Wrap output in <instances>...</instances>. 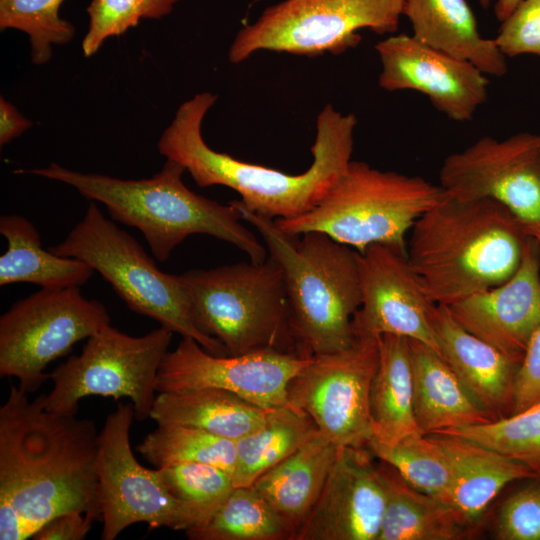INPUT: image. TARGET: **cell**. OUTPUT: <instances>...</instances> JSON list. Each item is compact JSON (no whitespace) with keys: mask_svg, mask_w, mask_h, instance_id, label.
Listing matches in <instances>:
<instances>
[{"mask_svg":"<svg viewBox=\"0 0 540 540\" xmlns=\"http://www.w3.org/2000/svg\"><path fill=\"white\" fill-rule=\"evenodd\" d=\"M87 13L89 27L82 41L85 57L94 55L107 38L125 33L144 18L142 0H92Z\"/></svg>","mask_w":540,"mask_h":540,"instance_id":"36","label":"cell"},{"mask_svg":"<svg viewBox=\"0 0 540 540\" xmlns=\"http://www.w3.org/2000/svg\"><path fill=\"white\" fill-rule=\"evenodd\" d=\"M158 470L170 493L182 505L188 529L207 520L235 487L233 475L214 465L186 463Z\"/></svg>","mask_w":540,"mask_h":540,"instance_id":"33","label":"cell"},{"mask_svg":"<svg viewBox=\"0 0 540 540\" xmlns=\"http://www.w3.org/2000/svg\"><path fill=\"white\" fill-rule=\"evenodd\" d=\"M48 250L86 262L110 283L130 310L172 333L195 339L213 355L228 356L219 340L194 323L181 277L161 271L131 235L103 215L96 201L89 204L68 236Z\"/></svg>","mask_w":540,"mask_h":540,"instance_id":"8","label":"cell"},{"mask_svg":"<svg viewBox=\"0 0 540 540\" xmlns=\"http://www.w3.org/2000/svg\"><path fill=\"white\" fill-rule=\"evenodd\" d=\"M479 3L483 8L486 9L489 7L491 0H479Z\"/></svg>","mask_w":540,"mask_h":540,"instance_id":"45","label":"cell"},{"mask_svg":"<svg viewBox=\"0 0 540 540\" xmlns=\"http://www.w3.org/2000/svg\"><path fill=\"white\" fill-rule=\"evenodd\" d=\"M317 431L314 421L302 410L276 408L264 425L236 440L234 486H251Z\"/></svg>","mask_w":540,"mask_h":540,"instance_id":"30","label":"cell"},{"mask_svg":"<svg viewBox=\"0 0 540 540\" xmlns=\"http://www.w3.org/2000/svg\"><path fill=\"white\" fill-rule=\"evenodd\" d=\"M440 186L461 200L492 199L524 226L540 224V135L484 136L445 158Z\"/></svg>","mask_w":540,"mask_h":540,"instance_id":"14","label":"cell"},{"mask_svg":"<svg viewBox=\"0 0 540 540\" xmlns=\"http://www.w3.org/2000/svg\"><path fill=\"white\" fill-rule=\"evenodd\" d=\"M441 432L469 438L528 465L537 473L540 470V400L489 423Z\"/></svg>","mask_w":540,"mask_h":540,"instance_id":"35","label":"cell"},{"mask_svg":"<svg viewBox=\"0 0 540 540\" xmlns=\"http://www.w3.org/2000/svg\"><path fill=\"white\" fill-rule=\"evenodd\" d=\"M11 385L0 407V540H25L55 516L100 520L94 422L46 409Z\"/></svg>","mask_w":540,"mask_h":540,"instance_id":"1","label":"cell"},{"mask_svg":"<svg viewBox=\"0 0 540 540\" xmlns=\"http://www.w3.org/2000/svg\"><path fill=\"white\" fill-rule=\"evenodd\" d=\"M471 334L520 363L540 324V244L529 235L522 262L505 282L445 306Z\"/></svg>","mask_w":540,"mask_h":540,"instance_id":"19","label":"cell"},{"mask_svg":"<svg viewBox=\"0 0 540 540\" xmlns=\"http://www.w3.org/2000/svg\"><path fill=\"white\" fill-rule=\"evenodd\" d=\"M525 229L529 235L534 237L538 243L540 244V224L539 225H531V226H525Z\"/></svg>","mask_w":540,"mask_h":540,"instance_id":"44","label":"cell"},{"mask_svg":"<svg viewBox=\"0 0 540 540\" xmlns=\"http://www.w3.org/2000/svg\"><path fill=\"white\" fill-rule=\"evenodd\" d=\"M172 336L161 326L136 337L107 325L87 339L79 355L49 373L53 387L44 396L46 409L76 415L87 396L126 397L137 420L150 418L157 374Z\"/></svg>","mask_w":540,"mask_h":540,"instance_id":"9","label":"cell"},{"mask_svg":"<svg viewBox=\"0 0 540 540\" xmlns=\"http://www.w3.org/2000/svg\"><path fill=\"white\" fill-rule=\"evenodd\" d=\"M109 324L106 307L86 299L79 287L41 288L0 317V376L35 392L49 379L51 362Z\"/></svg>","mask_w":540,"mask_h":540,"instance_id":"11","label":"cell"},{"mask_svg":"<svg viewBox=\"0 0 540 540\" xmlns=\"http://www.w3.org/2000/svg\"><path fill=\"white\" fill-rule=\"evenodd\" d=\"M185 168L166 160L151 178L125 180L96 173H81L57 163L37 169L15 170L59 181L75 188L86 199L105 205L113 220L140 230L159 262L192 234L224 240L243 252L251 262L266 260V249L243 226L233 201L220 204L191 191L183 182Z\"/></svg>","mask_w":540,"mask_h":540,"instance_id":"4","label":"cell"},{"mask_svg":"<svg viewBox=\"0 0 540 540\" xmlns=\"http://www.w3.org/2000/svg\"><path fill=\"white\" fill-rule=\"evenodd\" d=\"M94 520L79 511L59 514L45 523L31 539L33 540H84Z\"/></svg>","mask_w":540,"mask_h":540,"instance_id":"40","label":"cell"},{"mask_svg":"<svg viewBox=\"0 0 540 540\" xmlns=\"http://www.w3.org/2000/svg\"><path fill=\"white\" fill-rule=\"evenodd\" d=\"M403 15L420 42L472 63L487 76L506 74L505 55L494 39L480 34L466 0H405Z\"/></svg>","mask_w":540,"mask_h":540,"instance_id":"23","label":"cell"},{"mask_svg":"<svg viewBox=\"0 0 540 540\" xmlns=\"http://www.w3.org/2000/svg\"><path fill=\"white\" fill-rule=\"evenodd\" d=\"M445 195L422 177L350 161L312 210L275 222L289 235L320 232L358 252L372 244L407 251L406 233Z\"/></svg>","mask_w":540,"mask_h":540,"instance_id":"6","label":"cell"},{"mask_svg":"<svg viewBox=\"0 0 540 540\" xmlns=\"http://www.w3.org/2000/svg\"><path fill=\"white\" fill-rule=\"evenodd\" d=\"M428 435L442 448L451 468L449 502L470 524L507 484L538 475L528 465L469 438L447 432Z\"/></svg>","mask_w":540,"mask_h":540,"instance_id":"21","label":"cell"},{"mask_svg":"<svg viewBox=\"0 0 540 540\" xmlns=\"http://www.w3.org/2000/svg\"><path fill=\"white\" fill-rule=\"evenodd\" d=\"M528 239L524 224L499 202L446 194L415 222L407 254L433 301L449 306L509 279Z\"/></svg>","mask_w":540,"mask_h":540,"instance_id":"3","label":"cell"},{"mask_svg":"<svg viewBox=\"0 0 540 540\" xmlns=\"http://www.w3.org/2000/svg\"><path fill=\"white\" fill-rule=\"evenodd\" d=\"M32 125L18 110L1 97L0 99V145L9 143Z\"/></svg>","mask_w":540,"mask_h":540,"instance_id":"41","label":"cell"},{"mask_svg":"<svg viewBox=\"0 0 540 540\" xmlns=\"http://www.w3.org/2000/svg\"><path fill=\"white\" fill-rule=\"evenodd\" d=\"M180 277L194 323L219 340L229 356L261 351L300 355L283 272L270 255L261 263L192 269Z\"/></svg>","mask_w":540,"mask_h":540,"instance_id":"7","label":"cell"},{"mask_svg":"<svg viewBox=\"0 0 540 540\" xmlns=\"http://www.w3.org/2000/svg\"><path fill=\"white\" fill-rule=\"evenodd\" d=\"M185 534L190 540H294L296 527L254 486H235L207 520Z\"/></svg>","mask_w":540,"mask_h":540,"instance_id":"29","label":"cell"},{"mask_svg":"<svg viewBox=\"0 0 540 540\" xmlns=\"http://www.w3.org/2000/svg\"><path fill=\"white\" fill-rule=\"evenodd\" d=\"M276 408L253 404L217 388L159 392L150 419L157 425H183L234 441L265 424Z\"/></svg>","mask_w":540,"mask_h":540,"instance_id":"24","label":"cell"},{"mask_svg":"<svg viewBox=\"0 0 540 540\" xmlns=\"http://www.w3.org/2000/svg\"><path fill=\"white\" fill-rule=\"evenodd\" d=\"M367 447H342L294 540H377L386 501Z\"/></svg>","mask_w":540,"mask_h":540,"instance_id":"18","label":"cell"},{"mask_svg":"<svg viewBox=\"0 0 540 540\" xmlns=\"http://www.w3.org/2000/svg\"><path fill=\"white\" fill-rule=\"evenodd\" d=\"M367 448L412 487L450 503L451 468L442 448L428 434L414 432L393 445L371 440Z\"/></svg>","mask_w":540,"mask_h":540,"instance_id":"32","label":"cell"},{"mask_svg":"<svg viewBox=\"0 0 540 540\" xmlns=\"http://www.w3.org/2000/svg\"><path fill=\"white\" fill-rule=\"evenodd\" d=\"M539 400L540 324L533 332L516 372L511 414L517 413Z\"/></svg>","mask_w":540,"mask_h":540,"instance_id":"39","label":"cell"},{"mask_svg":"<svg viewBox=\"0 0 540 540\" xmlns=\"http://www.w3.org/2000/svg\"><path fill=\"white\" fill-rule=\"evenodd\" d=\"M242 219L262 236L280 265L290 306V323L300 355L336 352L355 340L352 319L361 305L358 251L326 234L283 232L275 220L233 201Z\"/></svg>","mask_w":540,"mask_h":540,"instance_id":"5","label":"cell"},{"mask_svg":"<svg viewBox=\"0 0 540 540\" xmlns=\"http://www.w3.org/2000/svg\"><path fill=\"white\" fill-rule=\"evenodd\" d=\"M495 530L501 540H540V484L526 487L503 503Z\"/></svg>","mask_w":540,"mask_h":540,"instance_id":"37","label":"cell"},{"mask_svg":"<svg viewBox=\"0 0 540 540\" xmlns=\"http://www.w3.org/2000/svg\"><path fill=\"white\" fill-rule=\"evenodd\" d=\"M181 0H142L144 18L160 19L169 14Z\"/></svg>","mask_w":540,"mask_h":540,"instance_id":"42","label":"cell"},{"mask_svg":"<svg viewBox=\"0 0 540 540\" xmlns=\"http://www.w3.org/2000/svg\"><path fill=\"white\" fill-rule=\"evenodd\" d=\"M522 0H497L494 5V14L500 22H503L517 7Z\"/></svg>","mask_w":540,"mask_h":540,"instance_id":"43","label":"cell"},{"mask_svg":"<svg viewBox=\"0 0 540 540\" xmlns=\"http://www.w3.org/2000/svg\"><path fill=\"white\" fill-rule=\"evenodd\" d=\"M341 448L318 430L252 486L297 530L316 502Z\"/></svg>","mask_w":540,"mask_h":540,"instance_id":"26","label":"cell"},{"mask_svg":"<svg viewBox=\"0 0 540 540\" xmlns=\"http://www.w3.org/2000/svg\"><path fill=\"white\" fill-rule=\"evenodd\" d=\"M405 0H284L267 7L235 36L228 59L241 63L260 50L294 55L340 54L357 46L360 29L396 32Z\"/></svg>","mask_w":540,"mask_h":540,"instance_id":"10","label":"cell"},{"mask_svg":"<svg viewBox=\"0 0 540 540\" xmlns=\"http://www.w3.org/2000/svg\"><path fill=\"white\" fill-rule=\"evenodd\" d=\"M0 233L8 242L0 257V286L28 282L51 289L80 287L94 273L80 259L45 250L36 228L20 215H2Z\"/></svg>","mask_w":540,"mask_h":540,"instance_id":"28","label":"cell"},{"mask_svg":"<svg viewBox=\"0 0 540 540\" xmlns=\"http://www.w3.org/2000/svg\"><path fill=\"white\" fill-rule=\"evenodd\" d=\"M378 338L355 336L345 349L311 356L288 384L290 403L338 447H367L373 438L370 392Z\"/></svg>","mask_w":540,"mask_h":540,"instance_id":"12","label":"cell"},{"mask_svg":"<svg viewBox=\"0 0 540 540\" xmlns=\"http://www.w3.org/2000/svg\"><path fill=\"white\" fill-rule=\"evenodd\" d=\"M386 501L377 540H457L470 524L450 503L408 484L389 464L379 460Z\"/></svg>","mask_w":540,"mask_h":540,"instance_id":"25","label":"cell"},{"mask_svg":"<svg viewBox=\"0 0 540 540\" xmlns=\"http://www.w3.org/2000/svg\"><path fill=\"white\" fill-rule=\"evenodd\" d=\"M408 340L413 413L421 433L431 434L493 421L438 352L420 341Z\"/></svg>","mask_w":540,"mask_h":540,"instance_id":"22","label":"cell"},{"mask_svg":"<svg viewBox=\"0 0 540 540\" xmlns=\"http://www.w3.org/2000/svg\"><path fill=\"white\" fill-rule=\"evenodd\" d=\"M310 358L280 351L216 356L195 339L182 337L162 360L156 391L217 388L261 407L296 408L288 399L287 387Z\"/></svg>","mask_w":540,"mask_h":540,"instance_id":"15","label":"cell"},{"mask_svg":"<svg viewBox=\"0 0 540 540\" xmlns=\"http://www.w3.org/2000/svg\"><path fill=\"white\" fill-rule=\"evenodd\" d=\"M432 325L441 357L481 408L493 421L511 414L519 363L464 329L443 305Z\"/></svg>","mask_w":540,"mask_h":540,"instance_id":"20","label":"cell"},{"mask_svg":"<svg viewBox=\"0 0 540 540\" xmlns=\"http://www.w3.org/2000/svg\"><path fill=\"white\" fill-rule=\"evenodd\" d=\"M64 0H0V28L29 36L31 60L41 65L52 57V47L72 40L74 26L59 15Z\"/></svg>","mask_w":540,"mask_h":540,"instance_id":"34","label":"cell"},{"mask_svg":"<svg viewBox=\"0 0 540 540\" xmlns=\"http://www.w3.org/2000/svg\"><path fill=\"white\" fill-rule=\"evenodd\" d=\"M136 451L157 468L201 463L233 475L236 464V441L183 425H157L136 446Z\"/></svg>","mask_w":540,"mask_h":540,"instance_id":"31","label":"cell"},{"mask_svg":"<svg viewBox=\"0 0 540 540\" xmlns=\"http://www.w3.org/2000/svg\"><path fill=\"white\" fill-rule=\"evenodd\" d=\"M217 97L201 92L183 102L157 147L180 164L200 187L236 191L242 205L263 217L294 218L312 210L351 161L355 115L327 104L317 116L310 168L297 175L244 162L210 148L201 134L203 119Z\"/></svg>","mask_w":540,"mask_h":540,"instance_id":"2","label":"cell"},{"mask_svg":"<svg viewBox=\"0 0 540 540\" xmlns=\"http://www.w3.org/2000/svg\"><path fill=\"white\" fill-rule=\"evenodd\" d=\"M493 39L505 57H540V0H522Z\"/></svg>","mask_w":540,"mask_h":540,"instance_id":"38","label":"cell"},{"mask_svg":"<svg viewBox=\"0 0 540 540\" xmlns=\"http://www.w3.org/2000/svg\"><path fill=\"white\" fill-rule=\"evenodd\" d=\"M375 50L381 62L379 86L386 91L420 92L438 111L458 122L470 121L487 100V75L413 35L389 36L377 42Z\"/></svg>","mask_w":540,"mask_h":540,"instance_id":"17","label":"cell"},{"mask_svg":"<svg viewBox=\"0 0 540 540\" xmlns=\"http://www.w3.org/2000/svg\"><path fill=\"white\" fill-rule=\"evenodd\" d=\"M379 361L370 392L373 438L393 445L420 432L413 413V379L409 340L383 334L378 338Z\"/></svg>","mask_w":540,"mask_h":540,"instance_id":"27","label":"cell"},{"mask_svg":"<svg viewBox=\"0 0 540 540\" xmlns=\"http://www.w3.org/2000/svg\"><path fill=\"white\" fill-rule=\"evenodd\" d=\"M358 262L361 305L352 319L354 336L399 335L440 354L432 325L438 304L424 288L407 251L372 244L358 252Z\"/></svg>","mask_w":540,"mask_h":540,"instance_id":"16","label":"cell"},{"mask_svg":"<svg viewBox=\"0 0 540 540\" xmlns=\"http://www.w3.org/2000/svg\"><path fill=\"white\" fill-rule=\"evenodd\" d=\"M135 418L131 403L117 404L98 435L97 493L102 540H114L135 523L149 528L186 531L182 505L170 493L157 469L142 466L134 456L130 431Z\"/></svg>","mask_w":540,"mask_h":540,"instance_id":"13","label":"cell"}]
</instances>
